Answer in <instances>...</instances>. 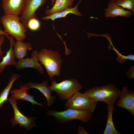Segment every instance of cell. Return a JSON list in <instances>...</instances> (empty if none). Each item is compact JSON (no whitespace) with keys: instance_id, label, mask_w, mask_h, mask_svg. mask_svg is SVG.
<instances>
[{"instance_id":"obj_1","label":"cell","mask_w":134,"mask_h":134,"mask_svg":"<svg viewBox=\"0 0 134 134\" xmlns=\"http://www.w3.org/2000/svg\"><path fill=\"white\" fill-rule=\"evenodd\" d=\"M60 56L57 51L44 48L38 52V61L45 67L50 79L55 75L60 76L61 65L62 63Z\"/></svg>"},{"instance_id":"obj_2","label":"cell","mask_w":134,"mask_h":134,"mask_svg":"<svg viewBox=\"0 0 134 134\" xmlns=\"http://www.w3.org/2000/svg\"><path fill=\"white\" fill-rule=\"evenodd\" d=\"M120 91L115 85L109 84L92 88L85 91V93L94 100L104 102L108 105L115 103Z\"/></svg>"},{"instance_id":"obj_3","label":"cell","mask_w":134,"mask_h":134,"mask_svg":"<svg viewBox=\"0 0 134 134\" xmlns=\"http://www.w3.org/2000/svg\"><path fill=\"white\" fill-rule=\"evenodd\" d=\"M0 19L4 31L15 38L16 41H23L25 39L27 30L21 22L18 15L4 14Z\"/></svg>"},{"instance_id":"obj_4","label":"cell","mask_w":134,"mask_h":134,"mask_svg":"<svg viewBox=\"0 0 134 134\" xmlns=\"http://www.w3.org/2000/svg\"><path fill=\"white\" fill-rule=\"evenodd\" d=\"M51 83V85L48 87L51 91H55L62 100H68L75 92L79 91L82 88L81 84L75 78L66 79L59 83L53 79Z\"/></svg>"},{"instance_id":"obj_5","label":"cell","mask_w":134,"mask_h":134,"mask_svg":"<svg viewBox=\"0 0 134 134\" xmlns=\"http://www.w3.org/2000/svg\"><path fill=\"white\" fill-rule=\"evenodd\" d=\"M93 112L89 111L80 110L67 109L63 111L50 110L47 112V115L53 116L58 122L63 124L74 119L78 120L87 123L91 119Z\"/></svg>"},{"instance_id":"obj_6","label":"cell","mask_w":134,"mask_h":134,"mask_svg":"<svg viewBox=\"0 0 134 134\" xmlns=\"http://www.w3.org/2000/svg\"><path fill=\"white\" fill-rule=\"evenodd\" d=\"M97 102L93 100L84 93L75 92L67 100L65 104L67 109L80 110L89 111L94 112Z\"/></svg>"},{"instance_id":"obj_7","label":"cell","mask_w":134,"mask_h":134,"mask_svg":"<svg viewBox=\"0 0 134 134\" xmlns=\"http://www.w3.org/2000/svg\"><path fill=\"white\" fill-rule=\"evenodd\" d=\"M8 100L12 106L14 111V116L11 118L10 121L12 124V128L19 124L20 127H24L31 130L33 127L36 126L35 120L37 117L26 116L24 115L18 108L17 100L12 97L8 99Z\"/></svg>"},{"instance_id":"obj_8","label":"cell","mask_w":134,"mask_h":134,"mask_svg":"<svg viewBox=\"0 0 134 134\" xmlns=\"http://www.w3.org/2000/svg\"><path fill=\"white\" fill-rule=\"evenodd\" d=\"M46 2V0H24L20 18L21 22L26 29L29 21L32 18H36V10Z\"/></svg>"},{"instance_id":"obj_9","label":"cell","mask_w":134,"mask_h":134,"mask_svg":"<svg viewBox=\"0 0 134 134\" xmlns=\"http://www.w3.org/2000/svg\"><path fill=\"white\" fill-rule=\"evenodd\" d=\"M119 97L116 106L126 109L134 116V92L129 90L127 87H124L120 91Z\"/></svg>"},{"instance_id":"obj_10","label":"cell","mask_w":134,"mask_h":134,"mask_svg":"<svg viewBox=\"0 0 134 134\" xmlns=\"http://www.w3.org/2000/svg\"><path fill=\"white\" fill-rule=\"evenodd\" d=\"M38 52L34 50L31 53L29 58H24L17 61L15 67L18 70L27 68H32L37 70L41 74L44 73L41 65L38 62L37 58Z\"/></svg>"},{"instance_id":"obj_11","label":"cell","mask_w":134,"mask_h":134,"mask_svg":"<svg viewBox=\"0 0 134 134\" xmlns=\"http://www.w3.org/2000/svg\"><path fill=\"white\" fill-rule=\"evenodd\" d=\"M104 10V16L106 18H114L118 16L130 17L132 14L131 11L119 6L115 1L111 0L108 2V7Z\"/></svg>"},{"instance_id":"obj_12","label":"cell","mask_w":134,"mask_h":134,"mask_svg":"<svg viewBox=\"0 0 134 134\" xmlns=\"http://www.w3.org/2000/svg\"><path fill=\"white\" fill-rule=\"evenodd\" d=\"M19 88V89H13L11 90V95L13 98L17 100L19 99L26 100L30 102L33 105L36 104L43 107L45 106L35 100L34 95L31 96L28 94V91L30 89L27 84L24 85H21Z\"/></svg>"},{"instance_id":"obj_13","label":"cell","mask_w":134,"mask_h":134,"mask_svg":"<svg viewBox=\"0 0 134 134\" xmlns=\"http://www.w3.org/2000/svg\"><path fill=\"white\" fill-rule=\"evenodd\" d=\"M2 7L4 14H21L24 0H2Z\"/></svg>"},{"instance_id":"obj_14","label":"cell","mask_w":134,"mask_h":134,"mask_svg":"<svg viewBox=\"0 0 134 134\" xmlns=\"http://www.w3.org/2000/svg\"><path fill=\"white\" fill-rule=\"evenodd\" d=\"M27 84L30 89H37L43 94L46 98L47 105L48 106H50L54 103L56 99V97L53 96L52 95V91L47 86L48 85V81H44L38 83L30 82Z\"/></svg>"},{"instance_id":"obj_15","label":"cell","mask_w":134,"mask_h":134,"mask_svg":"<svg viewBox=\"0 0 134 134\" xmlns=\"http://www.w3.org/2000/svg\"><path fill=\"white\" fill-rule=\"evenodd\" d=\"M8 39L10 42L9 49L6 52V54L2 58L0 62V74L3 71L6 67L8 66H15L17 62L13 50V44L15 42L14 37L11 35L9 36Z\"/></svg>"},{"instance_id":"obj_16","label":"cell","mask_w":134,"mask_h":134,"mask_svg":"<svg viewBox=\"0 0 134 134\" xmlns=\"http://www.w3.org/2000/svg\"><path fill=\"white\" fill-rule=\"evenodd\" d=\"M13 46V50L15 58L18 60L23 59L27 56L28 51L31 50L32 48L30 43L24 42L21 41L15 42Z\"/></svg>"},{"instance_id":"obj_17","label":"cell","mask_w":134,"mask_h":134,"mask_svg":"<svg viewBox=\"0 0 134 134\" xmlns=\"http://www.w3.org/2000/svg\"><path fill=\"white\" fill-rule=\"evenodd\" d=\"M81 0H80L76 6L74 7H68L61 11L42 17V19L44 20L50 19L54 21L57 19L65 17L67 14L69 13L73 14L78 16H82V14L79 11L78 8V5Z\"/></svg>"},{"instance_id":"obj_18","label":"cell","mask_w":134,"mask_h":134,"mask_svg":"<svg viewBox=\"0 0 134 134\" xmlns=\"http://www.w3.org/2000/svg\"><path fill=\"white\" fill-rule=\"evenodd\" d=\"M74 0H56L52 7L46 9L45 12L47 16L62 11L68 7H72Z\"/></svg>"},{"instance_id":"obj_19","label":"cell","mask_w":134,"mask_h":134,"mask_svg":"<svg viewBox=\"0 0 134 134\" xmlns=\"http://www.w3.org/2000/svg\"><path fill=\"white\" fill-rule=\"evenodd\" d=\"M115 109L114 104L107 105V119L106 127L103 134H121L114 126L112 119V114Z\"/></svg>"},{"instance_id":"obj_20","label":"cell","mask_w":134,"mask_h":134,"mask_svg":"<svg viewBox=\"0 0 134 134\" xmlns=\"http://www.w3.org/2000/svg\"><path fill=\"white\" fill-rule=\"evenodd\" d=\"M21 76V75L18 73H15L11 75L8 84L0 92V108L8 100V96L14 82Z\"/></svg>"},{"instance_id":"obj_21","label":"cell","mask_w":134,"mask_h":134,"mask_svg":"<svg viewBox=\"0 0 134 134\" xmlns=\"http://www.w3.org/2000/svg\"><path fill=\"white\" fill-rule=\"evenodd\" d=\"M115 2L119 6L130 10L134 15V0H116Z\"/></svg>"},{"instance_id":"obj_22","label":"cell","mask_w":134,"mask_h":134,"mask_svg":"<svg viewBox=\"0 0 134 134\" xmlns=\"http://www.w3.org/2000/svg\"><path fill=\"white\" fill-rule=\"evenodd\" d=\"M40 23L36 18H32L29 21L27 24V29L33 31H36L40 27Z\"/></svg>"},{"instance_id":"obj_23","label":"cell","mask_w":134,"mask_h":134,"mask_svg":"<svg viewBox=\"0 0 134 134\" xmlns=\"http://www.w3.org/2000/svg\"><path fill=\"white\" fill-rule=\"evenodd\" d=\"M5 40L4 35L3 34H0V57H1L3 54L1 49V46L4 43Z\"/></svg>"},{"instance_id":"obj_24","label":"cell","mask_w":134,"mask_h":134,"mask_svg":"<svg viewBox=\"0 0 134 134\" xmlns=\"http://www.w3.org/2000/svg\"><path fill=\"white\" fill-rule=\"evenodd\" d=\"M3 34L6 37L8 38L9 36V34L5 32L4 31H3L1 29H0V34Z\"/></svg>"},{"instance_id":"obj_25","label":"cell","mask_w":134,"mask_h":134,"mask_svg":"<svg viewBox=\"0 0 134 134\" xmlns=\"http://www.w3.org/2000/svg\"><path fill=\"white\" fill-rule=\"evenodd\" d=\"M82 131V134H84H84H89V133H88L87 132H86L85 131L84 129L83 128H82L81 127H79V131Z\"/></svg>"},{"instance_id":"obj_26","label":"cell","mask_w":134,"mask_h":134,"mask_svg":"<svg viewBox=\"0 0 134 134\" xmlns=\"http://www.w3.org/2000/svg\"><path fill=\"white\" fill-rule=\"evenodd\" d=\"M51 4L52 5L54 4L56 0H50Z\"/></svg>"},{"instance_id":"obj_27","label":"cell","mask_w":134,"mask_h":134,"mask_svg":"<svg viewBox=\"0 0 134 134\" xmlns=\"http://www.w3.org/2000/svg\"><path fill=\"white\" fill-rule=\"evenodd\" d=\"M111 0L115 1V0Z\"/></svg>"},{"instance_id":"obj_28","label":"cell","mask_w":134,"mask_h":134,"mask_svg":"<svg viewBox=\"0 0 134 134\" xmlns=\"http://www.w3.org/2000/svg\"><path fill=\"white\" fill-rule=\"evenodd\" d=\"M1 57H0V60H1Z\"/></svg>"},{"instance_id":"obj_29","label":"cell","mask_w":134,"mask_h":134,"mask_svg":"<svg viewBox=\"0 0 134 134\" xmlns=\"http://www.w3.org/2000/svg\"></svg>"}]
</instances>
